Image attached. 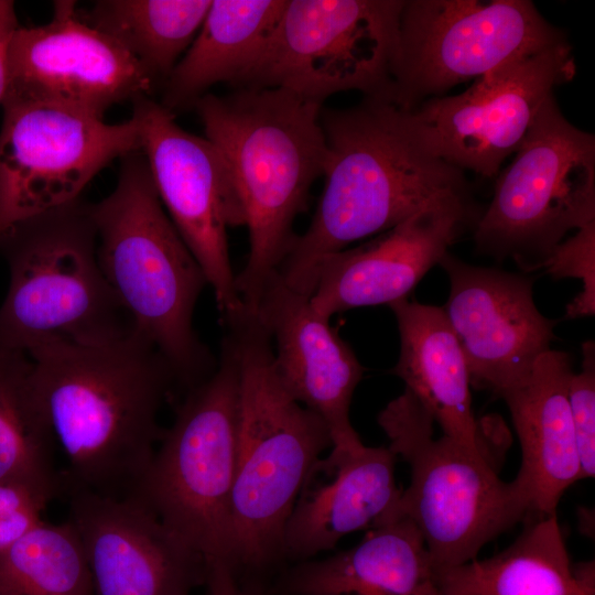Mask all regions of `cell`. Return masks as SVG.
<instances>
[{
    "label": "cell",
    "mask_w": 595,
    "mask_h": 595,
    "mask_svg": "<svg viewBox=\"0 0 595 595\" xmlns=\"http://www.w3.org/2000/svg\"><path fill=\"white\" fill-rule=\"evenodd\" d=\"M280 588L282 595H442L436 564L407 517L369 529L334 555L298 562Z\"/></svg>",
    "instance_id": "603a6c76"
},
{
    "label": "cell",
    "mask_w": 595,
    "mask_h": 595,
    "mask_svg": "<svg viewBox=\"0 0 595 595\" xmlns=\"http://www.w3.org/2000/svg\"><path fill=\"white\" fill-rule=\"evenodd\" d=\"M377 421L388 447L411 472L394 516L413 522L436 565L475 559L485 544L531 515L517 479H500L490 458L444 434L435 437L433 418L408 389Z\"/></svg>",
    "instance_id": "52a82bcc"
},
{
    "label": "cell",
    "mask_w": 595,
    "mask_h": 595,
    "mask_svg": "<svg viewBox=\"0 0 595 595\" xmlns=\"http://www.w3.org/2000/svg\"><path fill=\"white\" fill-rule=\"evenodd\" d=\"M66 495L95 595H190L204 583L205 559L141 505Z\"/></svg>",
    "instance_id": "ac0fdd59"
},
{
    "label": "cell",
    "mask_w": 595,
    "mask_h": 595,
    "mask_svg": "<svg viewBox=\"0 0 595 595\" xmlns=\"http://www.w3.org/2000/svg\"><path fill=\"white\" fill-rule=\"evenodd\" d=\"M321 125L324 188L277 272L307 295L323 257L382 234L440 198L468 194L463 172L425 150L405 109L391 101L365 97L351 108H323Z\"/></svg>",
    "instance_id": "7a4b0ae2"
},
{
    "label": "cell",
    "mask_w": 595,
    "mask_h": 595,
    "mask_svg": "<svg viewBox=\"0 0 595 595\" xmlns=\"http://www.w3.org/2000/svg\"><path fill=\"white\" fill-rule=\"evenodd\" d=\"M0 595H95L75 528L42 521L0 552Z\"/></svg>",
    "instance_id": "83f0119b"
},
{
    "label": "cell",
    "mask_w": 595,
    "mask_h": 595,
    "mask_svg": "<svg viewBox=\"0 0 595 595\" xmlns=\"http://www.w3.org/2000/svg\"><path fill=\"white\" fill-rule=\"evenodd\" d=\"M212 0H99L83 19L162 87L196 36Z\"/></svg>",
    "instance_id": "4316f807"
},
{
    "label": "cell",
    "mask_w": 595,
    "mask_h": 595,
    "mask_svg": "<svg viewBox=\"0 0 595 595\" xmlns=\"http://www.w3.org/2000/svg\"><path fill=\"white\" fill-rule=\"evenodd\" d=\"M19 26L14 2L0 0V105L9 84V47Z\"/></svg>",
    "instance_id": "d6a6232c"
},
{
    "label": "cell",
    "mask_w": 595,
    "mask_h": 595,
    "mask_svg": "<svg viewBox=\"0 0 595 595\" xmlns=\"http://www.w3.org/2000/svg\"><path fill=\"white\" fill-rule=\"evenodd\" d=\"M90 212L108 283L134 332L163 356L184 394L217 366L193 325L208 283L163 208L141 151L120 159L113 190L90 204Z\"/></svg>",
    "instance_id": "277c9868"
},
{
    "label": "cell",
    "mask_w": 595,
    "mask_h": 595,
    "mask_svg": "<svg viewBox=\"0 0 595 595\" xmlns=\"http://www.w3.org/2000/svg\"><path fill=\"white\" fill-rule=\"evenodd\" d=\"M404 0H286L260 61L240 88H280L324 104L359 90L391 101Z\"/></svg>",
    "instance_id": "30bf717a"
},
{
    "label": "cell",
    "mask_w": 595,
    "mask_h": 595,
    "mask_svg": "<svg viewBox=\"0 0 595 595\" xmlns=\"http://www.w3.org/2000/svg\"><path fill=\"white\" fill-rule=\"evenodd\" d=\"M32 369L25 353L0 346V482L24 486L50 502L63 494V478Z\"/></svg>",
    "instance_id": "484cf974"
},
{
    "label": "cell",
    "mask_w": 595,
    "mask_h": 595,
    "mask_svg": "<svg viewBox=\"0 0 595 595\" xmlns=\"http://www.w3.org/2000/svg\"><path fill=\"white\" fill-rule=\"evenodd\" d=\"M28 356L42 413L68 466L63 494L128 500L145 475L164 429L172 371L144 337L105 345H48Z\"/></svg>",
    "instance_id": "6da1fadb"
},
{
    "label": "cell",
    "mask_w": 595,
    "mask_h": 595,
    "mask_svg": "<svg viewBox=\"0 0 595 595\" xmlns=\"http://www.w3.org/2000/svg\"><path fill=\"white\" fill-rule=\"evenodd\" d=\"M573 371L567 353L549 349L529 377L502 397L521 447L516 479L529 498L531 515L556 512L564 491L581 480L567 400Z\"/></svg>",
    "instance_id": "7402d4cb"
},
{
    "label": "cell",
    "mask_w": 595,
    "mask_h": 595,
    "mask_svg": "<svg viewBox=\"0 0 595 595\" xmlns=\"http://www.w3.org/2000/svg\"><path fill=\"white\" fill-rule=\"evenodd\" d=\"M582 368L573 371L567 400L575 434L581 479L595 474V343L582 345Z\"/></svg>",
    "instance_id": "f546056e"
},
{
    "label": "cell",
    "mask_w": 595,
    "mask_h": 595,
    "mask_svg": "<svg viewBox=\"0 0 595 595\" xmlns=\"http://www.w3.org/2000/svg\"><path fill=\"white\" fill-rule=\"evenodd\" d=\"M239 372V452L230 501L229 565L241 575L284 559L283 533L304 482L332 448L324 421L281 383L255 312L227 326Z\"/></svg>",
    "instance_id": "5b68a950"
},
{
    "label": "cell",
    "mask_w": 595,
    "mask_h": 595,
    "mask_svg": "<svg viewBox=\"0 0 595 595\" xmlns=\"http://www.w3.org/2000/svg\"><path fill=\"white\" fill-rule=\"evenodd\" d=\"M386 446L331 451L310 470L285 523L284 558L298 562L335 548L345 536L396 518L402 489Z\"/></svg>",
    "instance_id": "ffe728a7"
},
{
    "label": "cell",
    "mask_w": 595,
    "mask_h": 595,
    "mask_svg": "<svg viewBox=\"0 0 595 595\" xmlns=\"http://www.w3.org/2000/svg\"><path fill=\"white\" fill-rule=\"evenodd\" d=\"M47 504L24 486L0 482V552L43 521Z\"/></svg>",
    "instance_id": "4dcf8cb0"
},
{
    "label": "cell",
    "mask_w": 595,
    "mask_h": 595,
    "mask_svg": "<svg viewBox=\"0 0 595 595\" xmlns=\"http://www.w3.org/2000/svg\"><path fill=\"white\" fill-rule=\"evenodd\" d=\"M0 128V238L14 224L80 198L113 161L141 151L137 120L120 123L6 97Z\"/></svg>",
    "instance_id": "7c38bea8"
},
{
    "label": "cell",
    "mask_w": 595,
    "mask_h": 595,
    "mask_svg": "<svg viewBox=\"0 0 595 595\" xmlns=\"http://www.w3.org/2000/svg\"><path fill=\"white\" fill-rule=\"evenodd\" d=\"M474 218L468 194L445 196L366 244L323 257L314 270L312 307L329 321L339 312L407 299Z\"/></svg>",
    "instance_id": "e0dca14e"
},
{
    "label": "cell",
    "mask_w": 595,
    "mask_h": 595,
    "mask_svg": "<svg viewBox=\"0 0 595 595\" xmlns=\"http://www.w3.org/2000/svg\"><path fill=\"white\" fill-rule=\"evenodd\" d=\"M573 573L583 589L591 595H595L594 562H582L573 565Z\"/></svg>",
    "instance_id": "836d02e7"
},
{
    "label": "cell",
    "mask_w": 595,
    "mask_h": 595,
    "mask_svg": "<svg viewBox=\"0 0 595 595\" xmlns=\"http://www.w3.org/2000/svg\"><path fill=\"white\" fill-rule=\"evenodd\" d=\"M9 285L0 346H95L134 332L97 255L90 204L82 198L14 224L0 238Z\"/></svg>",
    "instance_id": "8992f818"
},
{
    "label": "cell",
    "mask_w": 595,
    "mask_h": 595,
    "mask_svg": "<svg viewBox=\"0 0 595 595\" xmlns=\"http://www.w3.org/2000/svg\"><path fill=\"white\" fill-rule=\"evenodd\" d=\"M286 0H212L190 47L162 85L172 112L194 107L221 83L241 87L263 55Z\"/></svg>",
    "instance_id": "cb8c5ba5"
},
{
    "label": "cell",
    "mask_w": 595,
    "mask_h": 595,
    "mask_svg": "<svg viewBox=\"0 0 595 595\" xmlns=\"http://www.w3.org/2000/svg\"><path fill=\"white\" fill-rule=\"evenodd\" d=\"M272 346L277 375L300 404L326 424L332 450L364 446L350 422V404L364 368L349 345L318 315L310 296L279 277L267 284L252 310Z\"/></svg>",
    "instance_id": "d6986e66"
},
{
    "label": "cell",
    "mask_w": 595,
    "mask_h": 595,
    "mask_svg": "<svg viewBox=\"0 0 595 595\" xmlns=\"http://www.w3.org/2000/svg\"><path fill=\"white\" fill-rule=\"evenodd\" d=\"M205 565L204 595H263L246 586L226 561L207 560Z\"/></svg>",
    "instance_id": "1f68e13d"
},
{
    "label": "cell",
    "mask_w": 595,
    "mask_h": 595,
    "mask_svg": "<svg viewBox=\"0 0 595 595\" xmlns=\"http://www.w3.org/2000/svg\"><path fill=\"white\" fill-rule=\"evenodd\" d=\"M156 88L121 46L83 19L74 1L55 2L47 23L19 26L11 40L8 98L104 118L113 105L150 97Z\"/></svg>",
    "instance_id": "9a60e30c"
},
{
    "label": "cell",
    "mask_w": 595,
    "mask_h": 595,
    "mask_svg": "<svg viewBox=\"0 0 595 595\" xmlns=\"http://www.w3.org/2000/svg\"><path fill=\"white\" fill-rule=\"evenodd\" d=\"M567 41L505 65L458 95L423 100L405 109L421 145L456 167L485 177L498 174L519 149L556 86L575 75Z\"/></svg>",
    "instance_id": "5bb4252c"
},
{
    "label": "cell",
    "mask_w": 595,
    "mask_h": 595,
    "mask_svg": "<svg viewBox=\"0 0 595 595\" xmlns=\"http://www.w3.org/2000/svg\"><path fill=\"white\" fill-rule=\"evenodd\" d=\"M522 522L518 538L496 555L436 565L442 595H591L574 576L556 512Z\"/></svg>",
    "instance_id": "d4e9b609"
},
{
    "label": "cell",
    "mask_w": 595,
    "mask_h": 595,
    "mask_svg": "<svg viewBox=\"0 0 595 595\" xmlns=\"http://www.w3.org/2000/svg\"><path fill=\"white\" fill-rule=\"evenodd\" d=\"M541 269L554 279L576 278L583 290L567 304L566 318L595 313V221L560 242L543 262Z\"/></svg>",
    "instance_id": "f1b7e54d"
},
{
    "label": "cell",
    "mask_w": 595,
    "mask_h": 595,
    "mask_svg": "<svg viewBox=\"0 0 595 595\" xmlns=\"http://www.w3.org/2000/svg\"><path fill=\"white\" fill-rule=\"evenodd\" d=\"M450 293L442 307L464 354L470 385L502 398L551 349L555 322L533 301V279L473 266L446 252Z\"/></svg>",
    "instance_id": "2e32d148"
},
{
    "label": "cell",
    "mask_w": 595,
    "mask_h": 595,
    "mask_svg": "<svg viewBox=\"0 0 595 595\" xmlns=\"http://www.w3.org/2000/svg\"><path fill=\"white\" fill-rule=\"evenodd\" d=\"M389 307L400 335L392 372L444 435L494 461L490 442L497 423L478 421L473 413L469 371L443 309L408 298Z\"/></svg>",
    "instance_id": "44dd1931"
},
{
    "label": "cell",
    "mask_w": 595,
    "mask_h": 595,
    "mask_svg": "<svg viewBox=\"0 0 595 595\" xmlns=\"http://www.w3.org/2000/svg\"><path fill=\"white\" fill-rule=\"evenodd\" d=\"M205 138L227 164L249 235L236 286L252 311L275 277L296 234V217L309 203L326 164L323 105L280 88L208 93L194 106Z\"/></svg>",
    "instance_id": "3957f363"
},
{
    "label": "cell",
    "mask_w": 595,
    "mask_h": 595,
    "mask_svg": "<svg viewBox=\"0 0 595 595\" xmlns=\"http://www.w3.org/2000/svg\"><path fill=\"white\" fill-rule=\"evenodd\" d=\"M239 372L226 335L217 366L186 391L132 500L198 552L229 564L230 501L239 452Z\"/></svg>",
    "instance_id": "ba28073f"
},
{
    "label": "cell",
    "mask_w": 595,
    "mask_h": 595,
    "mask_svg": "<svg viewBox=\"0 0 595 595\" xmlns=\"http://www.w3.org/2000/svg\"><path fill=\"white\" fill-rule=\"evenodd\" d=\"M143 153L169 218L203 269L224 326L246 306L236 286L227 231L245 226L226 162L206 138L177 125L174 112L141 97L132 101Z\"/></svg>",
    "instance_id": "4fadbf2b"
},
{
    "label": "cell",
    "mask_w": 595,
    "mask_h": 595,
    "mask_svg": "<svg viewBox=\"0 0 595 595\" xmlns=\"http://www.w3.org/2000/svg\"><path fill=\"white\" fill-rule=\"evenodd\" d=\"M595 221V138L573 126L554 96L541 107L475 223L478 252L540 270L572 230Z\"/></svg>",
    "instance_id": "9c48e42d"
},
{
    "label": "cell",
    "mask_w": 595,
    "mask_h": 595,
    "mask_svg": "<svg viewBox=\"0 0 595 595\" xmlns=\"http://www.w3.org/2000/svg\"><path fill=\"white\" fill-rule=\"evenodd\" d=\"M565 41L529 0H405L391 102L413 108Z\"/></svg>",
    "instance_id": "8fae6325"
}]
</instances>
